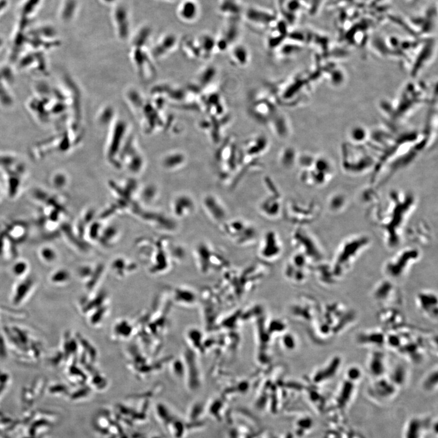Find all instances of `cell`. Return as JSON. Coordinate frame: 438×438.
I'll use <instances>...</instances> for the list:
<instances>
[{
  "label": "cell",
  "mask_w": 438,
  "mask_h": 438,
  "mask_svg": "<svg viewBox=\"0 0 438 438\" xmlns=\"http://www.w3.org/2000/svg\"><path fill=\"white\" fill-rule=\"evenodd\" d=\"M416 303L420 310L428 318L437 319V298L433 292L423 291L416 297Z\"/></svg>",
  "instance_id": "ba28073f"
},
{
  "label": "cell",
  "mask_w": 438,
  "mask_h": 438,
  "mask_svg": "<svg viewBox=\"0 0 438 438\" xmlns=\"http://www.w3.org/2000/svg\"><path fill=\"white\" fill-rule=\"evenodd\" d=\"M223 232L228 238L241 246L252 243L257 237L255 228L241 219H235L224 224Z\"/></svg>",
  "instance_id": "3957f363"
},
{
  "label": "cell",
  "mask_w": 438,
  "mask_h": 438,
  "mask_svg": "<svg viewBox=\"0 0 438 438\" xmlns=\"http://www.w3.org/2000/svg\"><path fill=\"white\" fill-rule=\"evenodd\" d=\"M180 16L183 19L189 20V19H193L196 14V7L193 3L191 2H185L180 8Z\"/></svg>",
  "instance_id": "5bb4252c"
},
{
  "label": "cell",
  "mask_w": 438,
  "mask_h": 438,
  "mask_svg": "<svg viewBox=\"0 0 438 438\" xmlns=\"http://www.w3.org/2000/svg\"><path fill=\"white\" fill-rule=\"evenodd\" d=\"M103 2L108 3V4H111V3H113L115 1V0H103Z\"/></svg>",
  "instance_id": "9a60e30c"
},
{
  "label": "cell",
  "mask_w": 438,
  "mask_h": 438,
  "mask_svg": "<svg viewBox=\"0 0 438 438\" xmlns=\"http://www.w3.org/2000/svg\"><path fill=\"white\" fill-rule=\"evenodd\" d=\"M424 430V424L421 420L414 418L411 420L407 426L405 438H422Z\"/></svg>",
  "instance_id": "7c38bea8"
},
{
  "label": "cell",
  "mask_w": 438,
  "mask_h": 438,
  "mask_svg": "<svg viewBox=\"0 0 438 438\" xmlns=\"http://www.w3.org/2000/svg\"><path fill=\"white\" fill-rule=\"evenodd\" d=\"M314 161L309 163L312 168L301 174V179L307 185L321 186L332 179L334 168L331 162L327 158L321 157L314 159Z\"/></svg>",
  "instance_id": "277c9868"
},
{
  "label": "cell",
  "mask_w": 438,
  "mask_h": 438,
  "mask_svg": "<svg viewBox=\"0 0 438 438\" xmlns=\"http://www.w3.org/2000/svg\"><path fill=\"white\" fill-rule=\"evenodd\" d=\"M203 206L209 217L216 223H223L227 217L224 204L215 195L209 194L203 199Z\"/></svg>",
  "instance_id": "9c48e42d"
},
{
  "label": "cell",
  "mask_w": 438,
  "mask_h": 438,
  "mask_svg": "<svg viewBox=\"0 0 438 438\" xmlns=\"http://www.w3.org/2000/svg\"><path fill=\"white\" fill-rule=\"evenodd\" d=\"M386 357L380 351H375L369 356L368 369L371 374L376 377L382 375L387 368Z\"/></svg>",
  "instance_id": "30bf717a"
},
{
  "label": "cell",
  "mask_w": 438,
  "mask_h": 438,
  "mask_svg": "<svg viewBox=\"0 0 438 438\" xmlns=\"http://www.w3.org/2000/svg\"><path fill=\"white\" fill-rule=\"evenodd\" d=\"M419 257L418 250L413 248H407L399 252L387 262L386 271L392 278L402 276L407 270L410 265Z\"/></svg>",
  "instance_id": "5b68a950"
},
{
  "label": "cell",
  "mask_w": 438,
  "mask_h": 438,
  "mask_svg": "<svg viewBox=\"0 0 438 438\" xmlns=\"http://www.w3.org/2000/svg\"><path fill=\"white\" fill-rule=\"evenodd\" d=\"M437 384V369L429 372V374L425 377L424 380L423 381L422 387L423 389L427 391V392H433V390L436 389Z\"/></svg>",
  "instance_id": "4fadbf2b"
},
{
  "label": "cell",
  "mask_w": 438,
  "mask_h": 438,
  "mask_svg": "<svg viewBox=\"0 0 438 438\" xmlns=\"http://www.w3.org/2000/svg\"><path fill=\"white\" fill-rule=\"evenodd\" d=\"M282 252L283 245L278 234L271 231L266 233L258 250L260 258L270 261L279 258Z\"/></svg>",
  "instance_id": "52a82bcc"
},
{
  "label": "cell",
  "mask_w": 438,
  "mask_h": 438,
  "mask_svg": "<svg viewBox=\"0 0 438 438\" xmlns=\"http://www.w3.org/2000/svg\"><path fill=\"white\" fill-rule=\"evenodd\" d=\"M368 241L367 237L359 236L352 237L343 242L334 260L333 268L334 271H336V275H342L351 267L361 251L366 247Z\"/></svg>",
  "instance_id": "6da1fadb"
},
{
  "label": "cell",
  "mask_w": 438,
  "mask_h": 438,
  "mask_svg": "<svg viewBox=\"0 0 438 438\" xmlns=\"http://www.w3.org/2000/svg\"><path fill=\"white\" fill-rule=\"evenodd\" d=\"M288 438H292V437H291V436H288Z\"/></svg>",
  "instance_id": "2e32d148"
},
{
  "label": "cell",
  "mask_w": 438,
  "mask_h": 438,
  "mask_svg": "<svg viewBox=\"0 0 438 438\" xmlns=\"http://www.w3.org/2000/svg\"><path fill=\"white\" fill-rule=\"evenodd\" d=\"M293 243H294L298 252L303 254L307 259L321 258V252L319 251L317 245L313 241L312 237L309 235L303 229H298L293 235Z\"/></svg>",
  "instance_id": "8992f818"
},
{
  "label": "cell",
  "mask_w": 438,
  "mask_h": 438,
  "mask_svg": "<svg viewBox=\"0 0 438 438\" xmlns=\"http://www.w3.org/2000/svg\"><path fill=\"white\" fill-rule=\"evenodd\" d=\"M342 150L343 167L348 173L355 165L354 173L365 172L375 165L373 156L363 146L348 143L343 145Z\"/></svg>",
  "instance_id": "7a4b0ae2"
},
{
  "label": "cell",
  "mask_w": 438,
  "mask_h": 438,
  "mask_svg": "<svg viewBox=\"0 0 438 438\" xmlns=\"http://www.w3.org/2000/svg\"><path fill=\"white\" fill-rule=\"evenodd\" d=\"M260 211L266 217L274 218L279 215L281 210L280 200L277 197H269L262 201L260 206Z\"/></svg>",
  "instance_id": "8fae6325"
}]
</instances>
